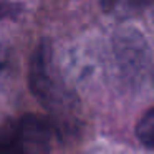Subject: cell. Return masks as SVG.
<instances>
[{
    "mask_svg": "<svg viewBox=\"0 0 154 154\" xmlns=\"http://www.w3.org/2000/svg\"><path fill=\"white\" fill-rule=\"evenodd\" d=\"M53 139L50 119L27 114L0 128V154H50Z\"/></svg>",
    "mask_w": 154,
    "mask_h": 154,
    "instance_id": "obj_1",
    "label": "cell"
},
{
    "mask_svg": "<svg viewBox=\"0 0 154 154\" xmlns=\"http://www.w3.org/2000/svg\"><path fill=\"white\" fill-rule=\"evenodd\" d=\"M134 8H154V0H126Z\"/></svg>",
    "mask_w": 154,
    "mask_h": 154,
    "instance_id": "obj_5",
    "label": "cell"
},
{
    "mask_svg": "<svg viewBox=\"0 0 154 154\" xmlns=\"http://www.w3.org/2000/svg\"><path fill=\"white\" fill-rule=\"evenodd\" d=\"M20 7L10 0H0V20L4 18H14L18 15Z\"/></svg>",
    "mask_w": 154,
    "mask_h": 154,
    "instance_id": "obj_4",
    "label": "cell"
},
{
    "mask_svg": "<svg viewBox=\"0 0 154 154\" xmlns=\"http://www.w3.org/2000/svg\"><path fill=\"white\" fill-rule=\"evenodd\" d=\"M30 90L48 108H57L61 103L60 88L51 75L50 45L42 42L30 60Z\"/></svg>",
    "mask_w": 154,
    "mask_h": 154,
    "instance_id": "obj_2",
    "label": "cell"
},
{
    "mask_svg": "<svg viewBox=\"0 0 154 154\" xmlns=\"http://www.w3.org/2000/svg\"><path fill=\"white\" fill-rule=\"evenodd\" d=\"M136 136L146 147L154 151V108H151L139 119L136 126Z\"/></svg>",
    "mask_w": 154,
    "mask_h": 154,
    "instance_id": "obj_3",
    "label": "cell"
}]
</instances>
